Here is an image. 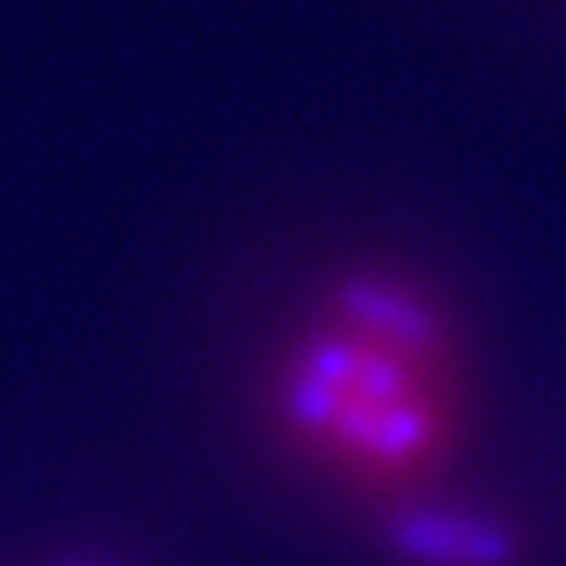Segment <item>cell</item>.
<instances>
[{"mask_svg": "<svg viewBox=\"0 0 566 566\" xmlns=\"http://www.w3.org/2000/svg\"><path fill=\"white\" fill-rule=\"evenodd\" d=\"M382 538L397 557L416 566H515L520 562L515 528L486 515H463V510L406 505L397 515H387Z\"/></svg>", "mask_w": 566, "mask_h": 566, "instance_id": "cell-3", "label": "cell"}, {"mask_svg": "<svg viewBox=\"0 0 566 566\" xmlns=\"http://www.w3.org/2000/svg\"><path fill=\"white\" fill-rule=\"evenodd\" d=\"M453 416L444 392H420L397 406L349 401L335 416L322 453L364 482H411L449 449Z\"/></svg>", "mask_w": 566, "mask_h": 566, "instance_id": "cell-1", "label": "cell"}, {"mask_svg": "<svg viewBox=\"0 0 566 566\" xmlns=\"http://www.w3.org/2000/svg\"><path fill=\"white\" fill-rule=\"evenodd\" d=\"M335 326L416 364L449 368V322L430 297L387 274H349L335 289Z\"/></svg>", "mask_w": 566, "mask_h": 566, "instance_id": "cell-2", "label": "cell"}]
</instances>
